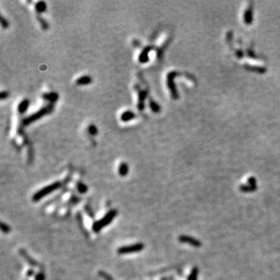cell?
<instances>
[{"instance_id":"obj_5","label":"cell","mask_w":280,"mask_h":280,"mask_svg":"<svg viewBox=\"0 0 280 280\" xmlns=\"http://www.w3.org/2000/svg\"><path fill=\"white\" fill-rule=\"evenodd\" d=\"M128 167L126 164H121L119 166V173L121 176H125L128 173Z\"/></svg>"},{"instance_id":"obj_12","label":"cell","mask_w":280,"mask_h":280,"mask_svg":"<svg viewBox=\"0 0 280 280\" xmlns=\"http://www.w3.org/2000/svg\"><path fill=\"white\" fill-rule=\"evenodd\" d=\"M99 275H100L104 280H114L107 273L104 272H103V271L99 272Z\"/></svg>"},{"instance_id":"obj_11","label":"cell","mask_w":280,"mask_h":280,"mask_svg":"<svg viewBox=\"0 0 280 280\" xmlns=\"http://www.w3.org/2000/svg\"><path fill=\"white\" fill-rule=\"evenodd\" d=\"M1 230H2V231H3V233H8L10 232L11 229H10V227L7 225V224H6V223H1Z\"/></svg>"},{"instance_id":"obj_18","label":"cell","mask_w":280,"mask_h":280,"mask_svg":"<svg viewBox=\"0 0 280 280\" xmlns=\"http://www.w3.org/2000/svg\"><path fill=\"white\" fill-rule=\"evenodd\" d=\"M163 280H165V279H163Z\"/></svg>"},{"instance_id":"obj_17","label":"cell","mask_w":280,"mask_h":280,"mask_svg":"<svg viewBox=\"0 0 280 280\" xmlns=\"http://www.w3.org/2000/svg\"><path fill=\"white\" fill-rule=\"evenodd\" d=\"M33 270H30L27 272V275H29V276H31V275H33Z\"/></svg>"},{"instance_id":"obj_14","label":"cell","mask_w":280,"mask_h":280,"mask_svg":"<svg viewBox=\"0 0 280 280\" xmlns=\"http://www.w3.org/2000/svg\"><path fill=\"white\" fill-rule=\"evenodd\" d=\"M248 183H249L250 186H253V187H256V180L254 178H251L248 179Z\"/></svg>"},{"instance_id":"obj_13","label":"cell","mask_w":280,"mask_h":280,"mask_svg":"<svg viewBox=\"0 0 280 280\" xmlns=\"http://www.w3.org/2000/svg\"><path fill=\"white\" fill-rule=\"evenodd\" d=\"M36 8H37V10H38L39 12H42V11H44V10H45V8H46V6H45V3H43V2H40V3H38V4H37V6H36Z\"/></svg>"},{"instance_id":"obj_15","label":"cell","mask_w":280,"mask_h":280,"mask_svg":"<svg viewBox=\"0 0 280 280\" xmlns=\"http://www.w3.org/2000/svg\"><path fill=\"white\" fill-rule=\"evenodd\" d=\"M45 279V275L41 272H39L36 275L35 280H44Z\"/></svg>"},{"instance_id":"obj_2","label":"cell","mask_w":280,"mask_h":280,"mask_svg":"<svg viewBox=\"0 0 280 280\" xmlns=\"http://www.w3.org/2000/svg\"><path fill=\"white\" fill-rule=\"evenodd\" d=\"M60 186H61V184H60L59 182H55L52 184V185L46 186L45 188H41L40 191H38V192H36L35 194L33 195V198H32L33 201H34V202L39 201V200L41 199L42 198L47 196L48 195L53 192L54 191L58 189Z\"/></svg>"},{"instance_id":"obj_4","label":"cell","mask_w":280,"mask_h":280,"mask_svg":"<svg viewBox=\"0 0 280 280\" xmlns=\"http://www.w3.org/2000/svg\"><path fill=\"white\" fill-rule=\"evenodd\" d=\"M178 240L183 244H188L195 247H199L202 246V242L200 240L194 238H192L190 236L181 235L178 238Z\"/></svg>"},{"instance_id":"obj_7","label":"cell","mask_w":280,"mask_h":280,"mask_svg":"<svg viewBox=\"0 0 280 280\" xmlns=\"http://www.w3.org/2000/svg\"><path fill=\"white\" fill-rule=\"evenodd\" d=\"M198 274H199V269L196 267H195L191 272L190 275L188 278V280H197Z\"/></svg>"},{"instance_id":"obj_16","label":"cell","mask_w":280,"mask_h":280,"mask_svg":"<svg viewBox=\"0 0 280 280\" xmlns=\"http://www.w3.org/2000/svg\"><path fill=\"white\" fill-rule=\"evenodd\" d=\"M90 132L92 133V134H96V133H97V129H96L94 126H91L90 128Z\"/></svg>"},{"instance_id":"obj_6","label":"cell","mask_w":280,"mask_h":280,"mask_svg":"<svg viewBox=\"0 0 280 280\" xmlns=\"http://www.w3.org/2000/svg\"><path fill=\"white\" fill-rule=\"evenodd\" d=\"M91 82V79L89 76H84L82 78H79L77 80V84L79 85H86Z\"/></svg>"},{"instance_id":"obj_8","label":"cell","mask_w":280,"mask_h":280,"mask_svg":"<svg viewBox=\"0 0 280 280\" xmlns=\"http://www.w3.org/2000/svg\"><path fill=\"white\" fill-rule=\"evenodd\" d=\"M20 253H21L22 256L24 257V258L26 259L29 264H31V265H36L35 261H33L32 258H31L28 256V254H26V252L24 251H20Z\"/></svg>"},{"instance_id":"obj_10","label":"cell","mask_w":280,"mask_h":280,"mask_svg":"<svg viewBox=\"0 0 280 280\" xmlns=\"http://www.w3.org/2000/svg\"><path fill=\"white\" fill-rule=\"evenodd\" d=\"M77 188H78V191L80 193H85L88 190L86 185H85L83 183H79L77 185Z\"/></svg>"},{"instance_id":"obj_9","label":"cell","mask_w":280,"mask_h":280,"mask_svg":"<svg viewBox=\"0 0 280 280\" xmlns=\"http://www.w3.org/2000/svg\"><path fill=\"white\" fill-rule=\"evenodd\" d=\"M240 191L244 192H253V191L256 190V187H253V186H240Z\"/></svg>"},{"instance_id":"obj_1","label":"cell","mask_w":280,"mask_h":280,"mask_svg":"<svg viewBox=\"0 0 280 280\" xmlns=\"http://www.w3.org/2000/svg\"><path fill=\"white\" fill-rule=\"evenodd\" d=\"M117 213L118 212H117V210H115V209H112V210L108 212L101 219L97 221V222L93 223V230L96 233L100 231L103 228L107 226L109 223H111L112 221L114 220V217L117 216Z\"/></svg>"},{"instance_id":"obj_3","label":"cell","mask_w":280,"mask_h":280,"mask_svg":"<svg viewBox=\"0 0 280 280\" xmlns=\"http://www.w3.org/2000/svg\"><path fill=\"white\" fill-rule=\"evenodd\" d=\"M144 248V244L141 243H138L132 245H128V246H123L119 247L118 249V253L119 254H131V253H135L143 251Z\"/></svg>"}]
</instances>
